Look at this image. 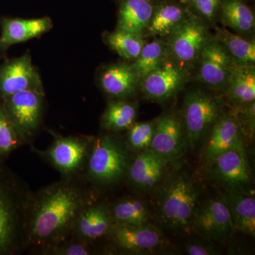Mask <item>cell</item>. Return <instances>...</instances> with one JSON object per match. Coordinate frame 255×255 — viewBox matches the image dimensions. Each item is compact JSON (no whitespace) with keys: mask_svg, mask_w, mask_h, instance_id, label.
<instances>
[{"mask_svg":"<svg viewBox=\"0 0 255 255\" xmlns=\"http://www.w3.org/2000/svg\"><path fill=\"white\" fill-rule=\"evenodd\" d=\"M98 198L82 176L62 178L33 191L28 208L26 251L43 255L68 239L82 211Z\"/></svg>","mask_w":255,"mask_h":255,"instance_id":"6da1fadb","label":"cell"},{"mask_svg":"<svg viewBox=\"0 0 255 255\" xmlns=\"http://www.w3.org/2000/svg\"><path fill=\"white\" fill-rule=\"evenodd\" d=\"M32 194L28 184L0 159V255L26 251Z\"/></svg>","mask_w":255,"mask_h":255,"instance_id":"7a4b0ae2","label":"cell"},{"mask_svg":"<svg viewBox=\"0 0 255 255\" xmlns=\"http://www.w3.org/2000/svg\"><path fill=\"white\" fill-rule=\"evenodd\" d=\"M129 150L126 142L112 134L92 137L82 176L97 195L126 179L132 160Z\"/></svg>","mask_w":255,"mask_h":255,"instance_id":"3957f363","label":"cell"},{"mask_svg":"<svg viewBox=\"0 0 255 255\" xmlns=\"http://www.w3.org/2000/svg\"><path fill=\"white\" fill-rule=\"evenodd\" d=\"M199 192L194 183L185 176L171 180L159 199V219L164 227L179 231L191 225Z\"/></svg>","mask_w":255,"mask_h":255,"instance_id":"277c9868","label":"cell"},{"mask_svg":"<svg viewBox=\"0 0 255 255\" xmlns=\"http://www.w3.org/2000/svg\"><path fill=\"white\" fill-rule=\"evenodd\" d=\"M53 141L46 150L31 145V150L42 160L56 169L62 178L82 176L91 149L92 137L63 135L51 132Z\"/></svg>","mask_w":255,"mask_h":255,"instance_id":"5b68a950","label":"cell"},{"mask_svg":"<svg viewBox=\"0 0 255 255\" xmlns=\"http://www.w3.org/2000/svg\"><path fill=\"white\" fill-rule=\"evenodd\" d=\"M0 107L14 126L23 145H31L41 127L44 112L43 90H23L3 97L0 99Z\"/></svg>","mask_w":255,"mask_h":255,"instance_id":"8992f818","label":"cell"},{"mask_svg":"<svg viewBox=\"0 0 255 255\" xmlns=\"http://www.w3.org/2000/svg\"><path fill=\"white\" fill-rule=\"evenodd\" d=\"M221 103L218 99L204 92H193L185 97L183 123L189 145L199 142L219 119Z\"/></svg>","mask_w":255,"mask_h":255,"instance_id":"52a82bcc","label":"cell"},{"mask_svg":"<svg viewBox=\"0 0 255 255\" xmlns=\"http://www.w3.org/2000/svg\"><path fill=\"white\" fill-rule=\"evenodd\" d=\"M207 38L204 25L195 16L189 14L169 37V52L178 66L182 69L190 65L207 44Z\"/></svg>","mask_w":255,"mask_h":255,"instance_id":"ba28073f","label":"cell"},{"mask_svg":"<svg viewBox=\"0 0 255 255\" xmlns=\"http://www.w3.org/2000/svg\"><path fill=\"white\" fill-rule=\"evenodd\" d=\"M107 240L111 249L130 254L155 251L164 244L162 233L150 224L131 226L114 223Z\"/></svg>","mask_w":255,"mask_h":255,"instance_id":"9c48e42d","label":"cell"},{"mask_svg":"<svg viewBox=\"0 0 255 255\" xmlns=\"http://www.w3.org/2000/svg\"><path fill=\"white\" fill-rule=\"evenodd\" d=\"M210 164L209 174L228 191H241L251 183V172L244 147L220 154Z\"/></svg>","mask_w":255,"mask_h":255,"instance_id":"30bf717a","label":"cell"},{"mask_svg":"<svg viewBox=\"0 0 255 255\" xmlns=\"http://www.w3.org/2000/svg\"><path fill=\"white\" fill-rule=\"evenodd\" d=\"M191 225L206 239L215 241H224L235 231L229 210L221 197L196 208Z\"/></svg>","mask_w":255,"mask_h":255,"instance_id":"8fae6325","label":"cell"},{"mask_svg":"<svg viewBox=\"0 0 255 255\" xmlns=\"http://www.w3.org/2000/svg\"><path fill=\"white\" fill-rule=\"evenodd\" d=\"M28 90H43L29 55L8 60L0 66V99Z\"/></svg>","mask_w":255,"mask_h":255,"instance_id":"7c38bea8","label":"cell"},{"mask_svg":"<svg viewBox=\"0 0 255 255\" xmlns=\"http://www.w3.org/2000/svg\"><path fill=\"white\" fill-rule=\"evenodd\" d=\"M113 224L110 203L97 199L82 211L70 238L96 245L100 240L107 239Z\"/></svg>","mask_w":255,"mask_h":255,"instance_id":"4fadbf2b","label":"cell"},{"mask_svg":"<svg viewBox=\"0 0 255 255\" xmlns=\"http://www.w3.org/2000/svg\"><path fill=\"white\" fill-rule=\"evenodd\" d=\"M185 78L184 70L177 64L164 60L158 68L142 79V92L150 100H167L182 88Z\"/></svg>","mask_w":255,"mask_h":255,"instance_id":"5bb4252c","label":"cell"},{"mask_svg":"<svg viewBox=\"0 0 255 255\" xmlns=\"http://www.w3.org/2000/svg\"><path fill=\"white\" fill-rule=\"evenodd\" d=\"M199 78L213 88L226 87L233 66L231 55L224 46L219 43L206 44L201 50Z\"/></svg>","mask_w":255,"mask_h":255,"instance_id":"9a60e30c","label":"cell"},{"mask_svg":"<svg viewBox=\"0 0 255 255\" xmlns=\"http://www.w3.org/2000/svg\"><path fill=\"white\" fill-rule=\"evenodd\" d=\"M182 122L174 114H166L155 124L150 150L166 160L180 154L184 145Z\"/></svg>","mask_w":255,"mask_h":255,"instance_id":"2e32d148","label":"cell"},{"mask_svg":"<svg viewBox=\"0 0 255 255\" xmlns=\"http://www.w3.org/2000/svg\"><path fill=\"white\" fill-rule=\"evenodd\" d=\"M243 147L244 146L239 124L236 119L228 116L218 119L214 124L204 147L203 157L204 162L209 164L220 154Z\"/></svg>","mask_w":255,"mask_h":255,"instance_id":"e0dca14e","label":"cell"},{"mask_svg":"<svg viewBox=\"0 0 255 255\" xmlns=\"http://www.w3.org/2000/svg\"><path fill=\"white\" fill-rule=\"evenodd\" d=\"M1 35L0 50H5L11 45L22 43L43 34L52 28L48 17L24 19L21 18H0Z\"/></svg>","mask_w":255,"mask_h":255,"instance_id":"ac0fdd59","label":"cell"},{"mask_svg":"<svg viewBox=\"0 0 255 255\" xmlns=\"http://www.w3.org/2000/svg\"><path fill=\"white\" fill-rule=\"evenodd\" d=\"M166 159L152 150L132 159L126 179L138 189H149L158 183L163 174Z\"/></svg>","mask_w":255,"mask_h":255,"instance_id":"d6986e66","label":"cell"},{"mask_svg":"<svg viewBox=\"0 0 255 255\" xmlns=\"http://www.w3.org/2000/svg\"><path fill=\"white\" fill-rule=\"evenodd\" d=\"M226 203L235 231L255 235V199L253 195L241 191H228L221 196Z\"/></svg>","mask_w":255,"mask_h":255,"instance_id":"ffe728a7","label":"cell"},{"mask_svg":"<svg viewBox=\"0 0 255 255\" xmlns=\"http://www.w3.org/2000/svg\"><path fill=\"white\" fill-rule=\"evenodd\" d=\"M137 81L131 65L126 63L111 65L100 77L101 87L105 93L121 100L134 95Z\"/></svg>","mask_w":255,"mask_h":255,"instance_id":"44dd1931","label":"cell"},{"mask_svg":"<svg viewBox=\"0 0 255 255\" xmlns=\"http://www.w3.org/2000/svg\"><path fill=\"white\" fill-rule=\"evenodd\" d=\"M117 29L140 34L153 14L154 0H119Z\"/></svg>","mask_w":255,"mask_h":255,"instance_id":"7402d4cb","label":"cell"},{"mask_svg":"<svg viewBox=\"0 0 255 255\" xmlns=\"http://www.w3.org/2000/svg\"><path fill=\"white\" fill-rule=\"evenodd\" d=\"M189 14V11L181 4L162 1L158 4H155L147 30L155 36L170 35L186 19Z\"/></svg>","mask_w":255,"mask_h":255,"instance_id":"603a6c76","label":"cell"},{"mask_svg":"<svg viewBox=\"0 0 255 255\" xmlns=\"http://www.w3.org/2000/svg\"><path fill=\"white\" fill-rule=\"evenodd\" d=\"M226 87L228 97L236 105H251L255 102L254 65H235Z\"/></svg>","mask_w":255,"mask_h":255,"instance_id":"cb8c5ba5","label":"cell"},{"mask_svg":"<svg viewBox=\"0 0 255 255\" xmlns=\"http://www.w3.org/2000/svg\"><path fill=\"white\" fill-rule=\"evenodd\" d=\"M110 204L114 223L131 226L149 225L150 213L147 206L139 199L132 197L120 198Z\"/></svg>","mask_w":255,"mask_h":255,"instance_id":"d4e9b609","label":"cell"},{"mask_svg":"<svg viewBox=\"0 0 255 255\" xmlns=\"http://www.w3.org/2000/svg\"><path fill=\"white\" fill-rule=\"evenodd\" d=\"M136 107L125 100L111 102L101 119V127L109 132L128 130L135 123Z\"/></svg>","mask_w":255,"mask_h":255,"instance_id":"484cf974","label":"cell"},{"mask_svg":"<svg viewBox=\"0 0 255 255\" xmlns=\"http://www.w3.org/2000/svg\"><path fill=\"white\" fill-rule=\"evenodd\" d=\"M220 11L223 22L239 33H246L255 27V15L243 0H222Z\"/></svg>","mask_w":255,"mask_h":255,"instance_id":"4316f807","label":"cell"},{"mask_svg":"<svg viewBox=\"0 0 255 255\" xmlns=\"http://www.w3.org/2000/svg\"><path fill=\"white\" fill-rule=\"evenodd\" d=\"M225 48L238 65H254L255 43L228 31H222L220 34Z\"/></svg>","mask_w":255,"mask_h":255,"instance_id":"83f0119b","label":"cell"},{"mask_svg":"<svg viewBox=\"0 0 255 255\" xmlns=\"http://www.w3.org/2000/svg\"><path fill=\"white\" fill-rule=\"evenodd\" d=\"M164 55L165 48L160 41L155 40L144 45L140 55L130 65L138 80L158 68L164 62Z\"/></svg>","mask_w":255,"mask_h":255,"instance_id":"f1b7e54d","label":"cell"},{"mask_svg":"<svg viewBox=\"0 0 255 255\" xmlns=\"http://www.w3.org/2000/svg\"><path fill=\"white\" fill-rule=\"evenodd\" d=\"M109 46L124 59L135 60L143 48L140 34L117 29L107 36Z\"/></svg>","mask_w":255,"mask_h":255,"instance_id":"f546056e","label":"cell"},{"mask_svg":"<svg viewBox=\"0 0 255 255\" xmlns=\"http://www.w3.org/2000/svg\"><path fill=\"white\" fill-rule=\"evenodd\" d=\"M16 129L0 107V159L4 160L23 145Z\"/></svg>","mask_w":255,"mask_h":255,"instance_id":"4dcf8cb0","label":"cell"},{"mask_svg":"<svg viewBox=\"0 0 255 255\" xmlns=\"http://www.w3.org/2000/svg\"><path fill=\"white\" fill-rule=\"evenodd\" d=\"M155 124L153 123H134L128 130V147L130 150H143L150 147L153 136Z\"/></svg>","mask_w":255,"mask_h":255,"instance_id":"1f68e13d","label":"cell"},{"mask_svg":"<svg viewBox=\"0 0 255 255\" xmlns=\"http://www.w3.org/2000/svg\"><path fill=\"white\" fill-rule=\"evenodd\" d=\"M95 244L69 238L45 252L43 255H92L97 253Z\"/></svg>","mask_w":255,"mask_h":255,"instance_id":"d6a6232c","label":"cell"},{"mask_svg":"<svg viewBox=\"0 0 255 255\" xmlns=\"http://www.w3.org/2000/svg\"><path fill=\"white\" fill-rule=\"evenodd\" d=\"M221 1L222 0H194L189 5L201 16L211 20L220 10Z\"/></svg>","mask_w":255,"mask_h":255,"instance_id":"836d02e7","label":"cell"},{"mask_svg":"<svg viewBox=\"0 0 255 255\" xmlns=\"http://www.w3.org/2000/svg\"><path fill=\"white\" fill-rule=\"evenodd\" d=\"M186 251L190 255H213L218 254L216 249L204 243H191L186 247Z\"/></svg>","mask_w":255,"mask_h":255,"instance_id":"e575fe53","label":"cell"},{"mask_svg":"<svg viewBox=\"0 0 255 255\" xmlns=\"http://www.w3.org/2000/svg\"><path fill=\"white\" fill-rule=\"evenodd\" d=\"M194 0H179L182 4H189Z\"/></svg>","mask_w":255,"mask_h":255,"instance_id":"d590c367","label":"cell"},{"mask_svg":"<svg viewBox=\"0 0 255 255\" xmlns=\"http://www.w3.org/2000/svg\"><path fill=\"white\" fill-rule=\"evenodd\" d=\"M0 53H1V50H0Z\"/></svg>","mask_w":255,"mask_h":255,"instance_id":"8d00e7d4","label":"cell"}]
</instances>
